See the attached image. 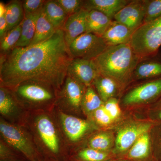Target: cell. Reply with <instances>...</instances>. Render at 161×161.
Segmentation results:
<instances>
[{
  "mask_svg": "<svg viewBox=\"0 0 161 161\" xmlns=\"http://www.w3.org/2000/svg\"><path fill=\"white\" fill-rule=\"evenodd\" d=\"M145 14V0H131L115 15L113 20L134 32L143 24Z\"/></svg>",
  "mask_w": 161,
  "mask_h": 161,
  "instance_id": "11",
  "label": "cell"
},
{
  "mask_svg": "<svg viewBox=\"0 0 161 161\" xmlns=\"http://www.w3.org/2000/svg\"><path fill=\"white\" fill-rule=\"evenodd\" d=\"M29 161L28 160H15V161Z\"/></svg>",
  "mask_w": 161,
  "mask_h": 161,
  "instance_id": "42",
  "label": "cell"
},
{
  "mask_svg": "<svg viewBox=\"0 0 161 161\" xmlns=\"http://www.w3.org/2000/svg\"><path fill=\"white\" fill-rule=\"evenodd\" d=\"M6 11V5L3 2H0V17L5 16Z\"/></svg>",
  "mask_w": 161,
  "mask_h": 161,
  "instance_id": "38",
  "label": "cell"
},
{
  "mask_svg": "<svg viewBox=\"0 0 161 161\" xmlns=\"http://www.w3.org/2000/svg\"><path fill=\"white\" fill-rule=\"evenodd\" d=\"M67 159L71 161H108L111 159L108 153L86 148L80 150L75 155L69 156Z\"/></svg>",
  "mask_w": 161,
  "mask_h": 161,
  "instance_id": "26",
  "label": "cell"
},
{
  "mask_svg": "<svg viewBox=\"0 0 161 161\" xmlns=\"http://www.w3.org/2000/svg\"><path fill=\"white\" fill-rule=\"evenodd\" d=\"M68 16L78 12L83 8L82 0H56Z\"/></svg>",
  "mask_w": 161,
  "mask_h": 161,
  "instance_id": "31",
  "label": "cell"
},
{
  "mask_svg": "<svg viewBox=\"0 0 161 161\" xmlns=\"http://www.w3.org/2000/svg\"><path fill=\"white\" fill-rule=\"evenodd\" d=\"M113 20L97 10L89 11L86 18V32L102 36Z\"/></svg>",
  "mask_w": 161,
  "mask_h": 161,
  "instance_id": "18",
  "label": "cell"
},
{
  "mask_svg": "<svg viewBox=\"0 0 161 161\" xmlns=\"http://www.w3.org/2000/svg\"><path fill=\"white\" fill-rule=\"evenodd\" d=\"M12 148L6 147L3 143L1 142L0 147V158L1 161H15L27 160L23 155L17 151L13 150Z\"/></svg>",
  "mask_w": 161,
  "mask_h": 161,
  "instance_id": "33",
  "label": "cell"
},
{
  "mask_svg": "<svg viewBox=\"0 0 161 161\" xmlns=\"http://www.w3.org/2000/svg\"><path fill=\"white\" fill-rule=\"evenodd\" d=\"M40 11L35 14L24 16L21 23V36L15 47H26L30 46L34 37L36 23Z\"/></svg>",
  "mask_w": 161,
  "mask_h": 161,
  "instance_id": "22",
  "label": "cell"
},
{
  "mask_svg": "<svg viewBox=\"0 0 161 161\" xmlns=\"http://www.w3.org/2000/svg\"><path fill=\"white\" fill-rule=\"evenodd\" d=\"M35 128L44 147L43 156L58 161L67 159L68 155L61 147L58 130L53 121L46 114H41L36 119Z\"/></svg>",
  "mask_w": 161,
  "mask_h": 161,
  "instance_id": "5",
  "label": "cell"
},
{
  "mask_svg": "<svg viewBox=\"0 0 161 161\" xmlns=\"http://www.w3.org/2000/svg\"><path fill=\"white\" fill-rule=\"evenodd\" d=\"M46 1L43 0H25L23 1L24 16L35 14L43 9Z\"/></svg>",
  "mask_w": 161,
  "mask_h": 161,
  "instance_id": "32",
  "label": "cell"
},
{
  "mask_svg": "<svg viewBox=\"0 0 161 161\" xmlns=\"http://www.w3.org/2000/svg\"><path fill=\"white\" fill-rule=\"evenodd\" d=\"M42 161H58L54 159L44 157H43V160Z\"/></svg>",
  "mask_w": 161,
  "mask_h": 161,
  "instance_id": "40",
  "label": "cell"
},
{
  "mask_svg": "<svg viewBox=\"0 0 161 161\" xmlns=\"http://www.w3.org/2000/svg\"><path fill=\"white\" fill-rule=\"evenodd\" d=\"M20 106L16 100L11 90L1 86L0 88V113L7 118H12L17 114Z\"/></svg>",
  "mask_w": 161,
  "mask_h": 161,
  "instance_id": "24",
  "label": "cell"
},
{
  "mask_svg": "<svg viewBox=\"0 0 161 161\" xmlns=\"http://www.w3.org/2000/svg\"><path fill=\"white\" fill-rule=\"evenodd\" d=\"M92 85L96 89L101 99L105 102L113 98L117 92L119 85L112 78L100 74L95 78Z\"/></svg>",
  "mask_w": 161,
  "mask_h": 161,
  "instance_id": "23",
  "label": "cell"
},
{
  "mask_svg": "<svg viewBox=\"0 0 161 161\" xmlns=\"http://www.w3.org/2000/svg\"><path fill=\"white\" fill-rule=\"evenodd\" d=\"M130 44L142 59L156 55L161 47V16L139 27L133 32Z\"/></svg>",
  "mask_w": 161,
  "mask_h": 161,
  "instance_id": "4",
  "label": "cell"
},
{
  "mask_svg": "<svg viewBox=\"0 0 161 161\" xmlns=\"http://www.w3.org/2000/svg\"><path fill=\"white\" fill-rule=\"evenodd\" d=\"M130 160H124V159H116V160H109L108 161H130Z\"/></svg>",
  "mask_w": 161,
  "mask_h": 161,
  "instance_id": "41",
  "label": "cell"
},
{
  "mask_svg": "<svg viewBox=\"0 0 161 161\" xmlns=\"http://www.w3.org/2000/svg\"><path fill=\"white\" fill-rule=\"evenodd\" d=\"M152 127L151 124L140 123L131 125L119 130L115 140L116 149L119 153L127 151L144 133Z\"/></svg>",
  "mask_w": 161,
  "mask_h": 161,
  "instance_id": "12",
  "label": "cell"
},
{
  "mask_svg": "<svg viewBox=\"0 0 161 161\" xmlns=\"http://www.w3.org/2000/svg\"><path fill=\"white\" fill-rule=\"evenodd\" d=\"M159 51L153 57L141 60L136 67L132 78L149 80L161 78V54Z\"/></svg>",
  "mask_w": 161,
  "mask_h": 161,
  "instance_id": "15",
  "label": "cell"
},
{
  "mask_svg": "<svg viewBox=\"0 0 161 161\" xmlns=\"http://www.w3.org/2000/svg\"><path fill=\"white\" fill-rule=\"evenodd\" d=\"M5 18L8 25V31L21 24L24 18L23 1L15 0L8 3Z\"/></svg>",
  "mask_w": 161,
  "mask_h": 161,
  "instance_id": "25",
  "label": "cell"
},
{
  "mask_svg": "<svg viewBox=\"0 0 161 161\" xmlns=\"http://www.w3.org/2000/svg\"><path fill=\"white\" fill-rule=\"evenodd\" d=\"M131 0H86L84 9L97 10L113 20L115 15L126 6Z\"/></svg>",
  "mask_w": 161,
  "mask_h": 161,
  "instance_id": "17",
  "label": "cell"
},
{
  "mask_svg": "<svg viewBox=\"0 0 161 161\" xmlns=\"http://www.w3.org/2000/svg\"><path fill=\"white\" fill-rule=\"evenodd\" d=\"M103 102L93 87H87L82 99L81 107L88 112H94L103 104Z\"/></svg>",
  "mask_w": 161,
  "mask_h": 161,
  "instance_id": "28",
  "label": "cell"
},
{
  "mask_svg": "<svg viewBox=\"0 0 161 161\" xmlns=\"http://www.w3.org/2000/svg\"><path fill=\"white\" fill-rule=\"evenodd\" d=\"M145 14L143 24L161 16V0H145Z\"/></svg>",
  "mask_w": 161,
  "mask_h": 161,
  "instance_id": "29",
  "label": "cell"
},
{
  "mask_svg": "<svg viewBox=\"0 0 161 161\" xmlns=\"http://www.w3.org/2000/svg\"><path fill=\"white\" fill-rule=\"evenodd\" d=\"M94 117L98 124L103 126H107L112 122V119L103 106L94 112Z\"/></svg>",
  "mask_w": 161,
  "mask_h": 161,
  "instance_id": "35",
  "label": "cell"
},
{
  "mask_svg": "<svg viewBox=\"0 0 161 161\" xmlns=\"http://www.w3.org/2000/svg\"><path fill=\"white\" fill-rule=\"evenodd\" d=\"M161 98V78L152 79L134 87L124 96L126 105L145 103Z\"/></svg>",
  "mask_w": 161,
  "mask_h": 161,
  "instance_id": "9",
  "label": "cell"
},
{
  "mask_svg": "<svg viewBox=\"0 0 161 161\" xmlns=\"http://www.w3.org/2000/svg\"><path fill=\"white\" fill-rule=\"evenodd\" d=\"M1 136L9 146L29 161H42L43 156L19 127L1 119Z\"/></svg>",
  "mask_w": 161,
  "mask_h": 161,
  "instance_id": "6",
  "label": "cell"
},
{
  "mask_svg": "<svg viewBox=\"0 0 161 161\" xmlns=\"http://www.w3.org/2000/svg\"><path fill=\"white\" fill-rule=\"evenodd\" d=\"M57 30L46 17L43 8L38 16L36 23L34 37L30 46L48 40L51 37Z\"/></svg>",
  "mask_w": 161,
  "mask_h": 161,
  "instance_id": "21",
  "label": "cell"
},
{
  "mask_svg": "<svg viewBox=\"0 0 161 161\" xmlns=\"http://www.w3.org/2000/svg\"><path fill=\"white\" fill-rule=\"evenodd\" d=\"M112 140L109 134L101 133L94 136L89 141L90 148L106 152L111 147Z\"/></svg>",
  "mask_w": 161,
  "mask_h": 161,
  "instance_id": "30",
  "label": "cell"
},
{
  "mask_svg": "<svg viewBox=\"0 0 161 161\" xmlns=\"http://www.w3.org/2000/svg\"><path fill=\"white\" fill-rule=\"evenodd\" d=\"M103 106L112 120H115L119 117L121 110L118 100L116 98H113L109 99Z\"/></svg>",
  "mask_w": 161,
  "mask_h": 161,
  "instance_id": "34",
  "label": "cell"
},
{
  "mask_svg": "<svg viewBox=\"0 0 161 161\" xmlns=\"http://www.w3.org/2000/svg\"><path fill=\"white\" fill-rule=\"evenodd\" d=\"M87 87L67 76L63 85L58 91L55 104L69 111L79 109L81 107L82 99Z\"/></svg>",
  "mask_w": 161,
  "mask_h": 161,
  "instance_id": "8",
  "label": "cell"
},
{
  "mask_svg": "<svg viewBox=\"0 0 161 161\" xmlns=\"http://www.w3.org/2000/svg\"><path fill=\"white\" fill-rule=\"evenodd\" d=\"M133 32L130 28L113 20L102 38L108 46L130 43Z\"/></svg>",
  "mask_w": 161,
  "mask_h": 161,
  "instance_id": "16",
  "label": "cell"
},
{
  "mask_svg": "<svg viewBox=\"0 0 161 161\" xmlns=\"http://www.w3.org/2000/svg\"><path fill=\"white\" fill-rule=\"evenodd\" d=\"M43 10L56 30L62 29L68 16L56 0L46 1Z\"/></svg>",
  "mask_w": 161,
  "mask_h": 161,
  "instance_id": "20",
  "label": "cell"
},
{
  "mask_svg": "<svg viewBox=\"0 0 161 161\" xmlns=\"http://www.w3.org/2000/svg\"><path fill=\"white\" fill-rule=\"evenodd\" d=\"M89 11L82 8L68 17L62 30L68 46L80 35L86 32V18Z\"/></svg>",
  "mask_w": 161,
  "mask_h": 161,
  "instance_id": "13",
  "label": "cell"
},
{
  "mask_svg": "<svg viewBox=\"0 0 161 161\" xmlns=\"http://www.w3.org/2000/svg\"><path fill=\"white\" fill-rule=\"evenodd\" d=\"M159 145L158 150L156 153L155 155L154 156V161H161V141Z\"/></svg>",
  "mask_w": 161,
  "mask_h": 161,
  "instance_id": "39",
  "label": "cell"
},
{
  "mask_svg": "<svg viewBox=\"0 0 161 161\" xmlns=\"http://www.w3.org/2000/svg\"><path fill=\"white\" fill-rule=\"evenodd\" d=\"M100 74L94 60L73 59L68 68L67 76L89 87Z\"/></svg>",
  "mask_w": 161,
  "mask_h": 161,
  "instance_id": "10",
  "label": "cell"
},
{
  "mask_svg": "<svg viewBox=\"0 0 161 161\" xmlns=\"http://www.w3.org/2000/svg\"><path fill=\"white\" fill-rule=\"evenodd\" d=\"M72 58L62 29L48 40L1 55V86L12 89L28 80L48 84L59 91Z\"/></svg>",
  "mask_w": 161,
  "mask_h": 161,
  "instance_id": "1",
  "label": "cell"
},
{
  "mask_svg": "<svg viewBox=\"0 0 161 161\" xmlns=\"http://www.w3.org/2000/svg\"><path fill=\"white\" fill-rule=\"evenodd\" d=\"M158 111L156 112V117L158 119V120L161 121V98L158 99Z\"/></svg>",
  "mask_w": 161,
  "mask_h": 161,
  "instance_id": "37",
  "label": "cell"
},
{
  "mask_svg": "<svg viewBox=\"0 0 161 161\" xmlns=\"http://www.w3.org/2000/svg\"><path fill=\"white\" fill-rule=\"evenodd\" d=\"M8 32V25L5 16L0 17V39Z\"/></svg>",
  "mask_w": 161,
  "mask_h": 161,
  "instance_id": "36",
  "label": "cell"
},
{
  "mask_svg": "<svg viewBox=\"0 0 161 161\" xmlns=\"http://www.w3.org/2000/svg\"><path fill=\"white\" fill-rule=\"evenodd\" d=\"M108 47L102 37L85 33L69 44V50L72 59L94 60Z\"/></svg>",
  "mask_w": 161,
  "mask_h": 161,
  "instance_id": "7",
  "label": "cell"
},
{
  "mask_svg": "<svg viewBox=\"0 0 161 161\" xmlns=\"http://www.w3.org/2000/svg\"><path fill=\"white\" fill-rule=\"evenodd\" d=\"M22 25L21 24L7 32L1 39V55L8 53L15 47L21 36Z\"/></svg>",
  "mask_w": 161,
  "mask_h": 161,
  "instance_id": "27",
  "label": "cell"
},
{
  "mask_svg": "<svg viewBox=\"0 0 161 161\" xmlns=\"http://www.w3.org/2000/svg\"><path fill=\"white\" fill-rule=\"evenodd\" d=\"M9 89L21 106L29 109L53 105L57 100L58 92L48 84L35 80L24 81Z\"/></svg>",
  "mask_w": 161,
  "mask_h": 161,
  "instance_id": "3",
  "label": "cell"
},
{
  "mask_svg": "<svg viewBox=\"0 0 161 161\" xmlns=\"http://www.w3.org/2000/svg\"><path fill=\"white\" fill-rule=\"evenodd\" d=\"M150 137L148 132L139 137L129 150L128 159L132 161H150L151 158Z\"/></svg>",
  "mask_w": 161,
  "mask_h": 161,
  "instance_id": "19",
  "label": "cell"
},
{
  "mask_svg": "<svg viewBox=\"0 0 161 161\" xmlns=\"http://www.w3.org/2000/svg\"><path fill=\"white\" fill-rule=\"evenodd\" d=\"M64 161H70V160H68V159H66V160H65Z\"/></svg>",
  "mask_w": 161,
  "mask_h": 161,
  "instance_id": "43",
  "label": "cell"
},
{
  "mask_svg": "<svg viewBox=\"0 0 161 161\" xmlns=\"http://www.w3.org/2000/svg\"><path fill=\"white\" fill-rule=\"evenodd\" d=\"M142 60L128 43L108 47L94 60L101 75L112 78L119 85L132 78L136 67Z\"/></svg>",
  "mask_w": 161,
  "mask_h": 161,
  "instance_id": "2",
  "label": "cell"
},
{
  "mask_svg": "<svg viewBox=\"0 0 161 161\" xmlns=\"http://www.w3.org/2000/svg\"><path fill=\"white\" fill-rule=\"evenodd\" d=\"M60 120L67 137L73 142L80 140L90 128V124L86 121L62 112Z\"/></svg>",
  "mask_w": 161,
  "mask_h": 161,
  "instance_id": "14",
  "label": "cell"
}]
</instances>
